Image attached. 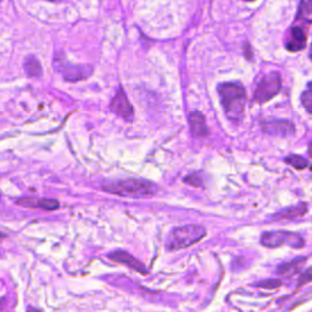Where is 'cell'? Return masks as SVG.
Returning <instances> with one entry per match:
<instances>
[{
    "label": "cell",
    "instance_id": "obj_18",
    "mask_svg": "<svg viewBox=\"0 0 312 312\" xmlns=\"http://www.w3.org/2000/svg\"><path fill=\"white\" fill-rule=\"evenodd\" d=\"M301 103L305 106L306 111L311 112V106H312V94H311V84L308 83L307 89L302 93L301 95Z\"/></svg>",
    "mask_w": 312,
    "mask_h": 312
},
{
    "label": "cell",
    "instance_id": "obj_9",
    "mask_svg": "<svg viewBox=\"0 0 312 312\" xmlns=\"http://www.w3.org/2000/svg\"><path fill=\"white\" fill-rule=\"evenodd\" d=\"M262 130L272 136H290L295 133V126L287 120H265L261 123Z\"/></svg>",
    "mask_w": 312,
    "mask_h": 312
},
{
    "label": "cell",
    "instance_id": "obj_19",
    "mask_svg": "<svg viewBox=\"0 0 312 312\" xmlns=\"http://www.w3.org/2000/svg\"><path fill=\"white\" fill-rule=\"evenodd\" d=\"M184 182L189 183L190 186L193 187H201V184H203V178L199 176V174L194 173L184 178Z\"/></svg>",
    "mask_w": 312,
    "mask_h": 312
},
{
    "label": "cell",
    "instance_id": "obj_7",
    "mask_svg": "<svg viewBox=\"0 0 312 312\" xmlns=\"http://www.w3.org/2000/svg\"><path fill=\"white\" fill-rule=\"evenodd\" d=\"M110 109H111L115 114H117L118 116L124 118L126 121L133 120L135 111H133V108L132 105H130L128 98L124 94L123 89H120V91L116 93L114 99L111 100V104H110Z\"/></svg>",
    "mask_w": 312,
    "mask_h": 312
},
{
    "label": "cell",
    "instance_id": "obj_10",
    "mask_svg": "<svg viewBox=\"0 0 312 312\" xmlns=\"http://www.w3.org/2000/svg\"><path fill=\"white\" fill-rule=\"evenodd\" d=\"M108 257L110 258V260L115 261V262L122 263V265L128 266L129 269L135 270V271L141 273V275H148V273H149V271H148L144 263L141 262L139 260H137L135 256H132V255L127 251H123V250L112 251L111 254L108 255Z\"/></svg>",
    "mask_w": 312,
    "mask_h": 312
},
{
    "label": "cell",
    "instance_id": "obj_3",
    "mask_svg": "<svg viewBox=\"0 0 312 312\" xmlns=\"http://www.w3.org/2000/svg\"><path fill=\"white\" fill-rule=\"evenodd\" d=\"M206 236V230L203 226L188 225L173 228L166 239V249L170 251H177L181 249L189 248L197 244Z\"/></svg>",
    "mask_w": 312,
    "mask_h": 312
},
{
    "label": "cell",
    "instance_id": "obj_5",
    "mask_svg": "<svg viewBox=\"0 0 312 312\" xmlns=\"http://www.w3.org/2000/svg\"><path fill=\"white\" fill-rule=\"evenodd\" d=\"M282 89V78L277 72L266 73L257 83L254 93V102L263 104L276 97Z\"/></svg>",
    "mask_w": 312,
    "mask_h": 312
},
{
    "label": "cell",
    "instance_id": "obj_23",
    "mask_svg": "<svg viewBox=\"0 0 312 312\" xmlns=\"http://www.w3.org/2000/svg\"><path fill=\"white\" fill-rule=\"evenodd\" d=\"M4 302H5V299L0 300V312H2L3 308H4Z\"/></svg>",
    "mask_w": 312,
    "mask_h": 312
},
{
    "label": "cell",
    "instance_id": "obj_1",
    "mask_svg": "<svg viewBox=\"0 0 312 312\" xmlns=\"http://www.w3.org/2000/svg\"><path fill=\"white\" fill-rule=\"evenodd\" d=\"M222 106L230 120L238 122L245 110L246 91L239 82H226L218 85Z\"/></svg>",
    "mask_w": 312,
    "mask_h": 312
},
{
    "label": "cell",
    "instance_id": "obj_16",
    "mask_svg": "<svg viewBox=\"0 0 312 312\" xmlns=\"http://www.w3.org/2000/svg\"><path fill=\"white\" fill-rule=\"evenodd\" d=\"M285 162L289 163L293 167L298 168V170H304V168H307L308 165H310L307 159L300 155H289L285 159Z\"/></svg>",
    "mask_w": 312,
    "mask_h": 312
},
{
    "label": "cell",
    "instance_id": "obj_15",
    "mask_svg": "<svg viewBox=\"0 0 312 312\" xmlns=\"http://www.w3.org/2000/svg\"><path fill=\"white\" fill-rule=\"evenodd\" d=\"M312 20V3L302 2L299 5L298 16H296V23H301V26L306 25L308 27Z\"/></svg>",
    "mask_w": 312,
    "mask_h": 312
},
{
    "label": "cell",
    "instance_id": "obj_20",
    "mask_svg": "<svg viewBox=\"0 0 312 312\" xmlns=\"http://www.w3.org/2000/svg\"><path fill=\"white\" fill-rule=\"evenodd\" d=\"M257 287L260 288H267V289H273V288H278L279 285H282L281 281H265V282H261V283L256 284Z\"/></svg>",
    "mask_w": 312,
    "mask_h": 312
},
{
    "label": "cell",
    "instance_id": "obj_8",
    "mask_svg": "<svg viewBox=\"0 0 312 312\" xmlns=\"http://www.w3.org/2000/svg\"><path fill=\"white\" fill-rule=\"evenodd\" d=\"M307 43V27L301 25H295L290 28L289 37H288L285 48L289 52L296 53L302 50Z\"/></svg>",
    "mask_w": 312,
    "mask_h": 312
},
{
    "label": "cell",
    "instance_id": "obj_6",
    "mask_svg": "<svg viewBox=\"0 0 312 312\" xmlns=\"http://www.w3.org/2000/svg\"><path fill=\"white\" fill-rule=\"evenodd\" d=\"M58 71L64 76L66 81L70 82H77L87 79L88 77L92 76L93 73V68L87 65H73L71 62L66 61H59Z\"/></svg>",
    "mask_w": 312,
    "mask_h": 312
},
{
    "label": "cell",
    "instance_id": "obj_14",
    "mask_svg": "<svg viewBox=\"0 0 312 312\" xmlns=\"http://www.w3.org/2000/svg\"><path fill=\"white\" fill-rule=\"evenodd\" d=\"M307 260V257H296L294 260L289 261V262L282 263L281 266H278L277 269V275L279 276H292L295 273L300 272V270L302 269L304 263Z\"/></svg>",
    "mask_w": 312,
    "mask_h": 312
},
{
    "label": "cell",
    "instance_id": "obj_22",
    "mask_svg": "<svg viewBox=\"0 0 312 312\" xmlns=\"http://www.w3.org/2000/svg\"><path fill=\"white\" fill-rule=\"evenodd\" d=\"M27 312H43V311L39 310V308H35V307H32V306H29V307L27 308Z\"/></svg>",
    "mask_w": 312,
    "mask_h": 312
},
{
    "label": "cell",
    "instance_id": "obj_11",
    "mask_svg": "<svg viewBox=\"0 0 312 312\" xmlns=\"http://www.w3.org/2000/svg\"><path fill=\"white\" fill-rule=\"evenodd\" d=\"M16 203L21 205V206L26 207H32V209H41V210H56L59 209L60 204L58 200L54 199H38V198H21L19 200H16Z\"/></svg>",
    "mask_w": 312,
    "mask_h": 312
},
{
    "label": "cell",
    "instance_id": "obj_13",
    "mask_svg": "<svg viewBox=\"0 0 312 312\" xmlns=\"http://www.w3.org/2000/svg\"><path fill=\"white\" fill-rule=\"evenodd\" d=\"M307 204L302 203L296 205V206L288 207V209L279 211V212L275 213V215L272 216L271 219L272 221H294V219L302 217V216L307 212Z\"/></svg>",
    "mask_w": 312,
    "mask_h": 312
},
{
    "label": "cell",
    "instance_id": "obj_21",
    "mask_svg": "<svg viewBox=\"0 0 312 312\" xmlns=\"http://www.w3.org/2000/svg\"><path fill=\"white\" fill-rule=\"evenodd\" d=\"M311 270L310 269H307L305 271V273H304V276H301V278H300V281H299V285L300 284H306V283H308V282L311 281Z\"/></svg>",
    "mask_w": 312,
    "mask_h": 312
},
{
    "label": "cell",
    "instance_id": "obj_17",
    "mask_svg": "<svg viewBox=\"0 0 312 312\" xmlns=\"http://www.w3.org/2000/svg\"><path fill=\"white\" fill-rule=\"evenodd\" d=\"M25 70L28 76H39L41 73L40 64L35 58H28L25 62Z\"/></svg>",
    "mask_w": 312,
    "mask_h": 312
},
{
    "label": "cell",
    "instance_id": "obj_4",
    "mask_svg": "<svg viewBox=\"0 0 312 312\" xmlns=\"http://www.w3.org/2000/svg\"><path fill=\"white\" fill-rule=\"evenodd\" d=\"M261 244L266 248H278L288 245L294 249H301L305 246V240L300 234L287 231L265 232L261 236Z\"/></svg>",
    "mask_w": 312,
    "mask_h": 312
},
{
    "label": "cell",
    "instance_id": "obj_2",
    "mask_svg": "<svg viewBox=\"0 0 312 312\" xmlns=\"http://www.w3.org/2000/svg\"><path fill=\"white\" fill-rule=\"evenodd\" d=\"M103 188L106 192L114 193L120 197H151L157 192L156 184L151 183L149 181L138 180V178L108 182L104 184Z\"/></svg>",
    "mask_w": 312,
    "mask_h": 312
},
{
    "label": "cell",
    "instance_id": "obj_12",
    "mask_svg": "<svg viewBox=\"0 0 312 312\" xmlns=\"http://www.w3.org/2000/svg\"><path fill=\"white\" fill-rule=\"evenodd\" d=\"M189 124L192 135L197 138H203L209 135V127L206 124L205 116L200 111H193L189 115Z\"/></svg>",
    "mask_w": 312,
    "mask_h": 312
}]
</instances>
